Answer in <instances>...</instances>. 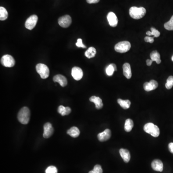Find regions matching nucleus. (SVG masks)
<instances>
[{
	"label": "nucleus",
	"instance_id": "nucleus-1",
	"mask_svg": "<svg viewBox=\"0 0 173 173\" xmlns=\"http://www.w3.org/2000/svg\"><path fill=\"white\" fill-rule=\"evenodd\" d=\"M31 111L27 107L22 108L18 112L17 118L19 122L22 124H27L30 120Z\"/></svg>",
	"mask_w": 173,
	"mask_h": 173
},
{
	"label": "nucleus",
	"instance_id": "nucleus-2",
	"mask_svg": "<svg viewBox=\"0 0 173 173\" xmlns=\"http://www.w3.org/2000/svg\"><path fill=\"white\" fill-rule=\"evenodd\" d=\"M146 13V10L143 7H131L129 9V14L132 18L139 19L144 16Z\"/></svg>",
	"mask_w": 173,
	"mask_h": 173
},
{
	"label": "nucleus",
	"instance_id": "nucleus-3",
	"mask_svg": "<svg viewBox=\"0 0 173 173\" xmlns=\"http://www.w3.org/2000/svg\"><path fill=\"white\" fill-rule=\"evenodd\" d=\"M36 69L42 79H46L49 77L50 70L46 65L43 63H38L36 67Z\"/></svg>",
	"mask_w": 173,
	"mask_h": 173
},
{
	"label": "nucleus",
	"instance_id": "nucleus-4",
	"mask_svg": "<svg viewBox=\"0 0 173 173\" xmlns=\"http://www.w3.org/2000/svg\"><path fill=\"white\" fill-rule=\"evenodd\" d=\"M131 48V44L128 41H123L118 42L115 45L114 49L119 53H124L129 51Z\"/></svg>",
	"mask_w": 173,
	"mask_h": 173
},
{
	"label": "nucleus",
	"instance_id": "nucleus-5",
	"mask_svg": "<svg viewBox=\"0 0 173 173\" xmlns=\"http://www.w3.org/2000/svg\"><path fill=\"white\" fill-rule=\"evenodd\" d=\"M1 63L2 66L6 67H12L15 65V60L10 55H5L1 59Z\"/></svg>",
	"mask_w": 173,
	"mask_h": 173
},
{
	"label": "nucleus",
	"instance_id": "nucleus-6",
	"mask_svg": "<svg viewBox=\"0 0 173 173\" xmlns=\"http://www.w3.org/2000/svg\"><path fill=\"white\" fill-rule=\"evenodd\" d=\"M38 17L35 15H32L27 19L25 22V27L29 30H33L37 23Z\"/></svg>",
	"mask_w": 173,
	"mask_h": 173
},
{
	"label": "nucleus",
	"instance_id": "nucleus-7",
	"mask_svg": "<svg viewBox=\"0 0 173 173\" xmlns=\"http://www.w3.org/2000/svg\"><path fill=\"white\" fill-rule=\"evenodd\" d=\"M71 23V17L69 15L63 16L58 19V24L60 26L63 28L69 27Z\"/></svg>",
	"mask_w": 173,
	"mask_h": 173
},
{
	"label": "nucleus",
	"instance_id": "nucleus-8",
	"mask_svg": "<svg viewBox=\"0 0 173 173\" xmlns=\"http://www.w3.org/2000/svg\"><path fill=\"white\" fill-rule=\"evenodd\" d=\"M54 132V129L52 124L50 123H46L43 126V137L44 138L48 139L52 136Z\"/></svg>",
	"mask_w": 173,
	"mask_h": 173
},
{
	"label": "nucleus",
	"instance_id": "nucleus-9",
	"mask_svg": "<svg viewBox=\"0 0 173 173\" xmlns=\"http://www.w3.org/2000/svg\"><path fill=\"white\" fill-rule=\"evenodd\" d=\"M71 75L76 81H80L83 76V72L80 67H74L72 69Z\"/></svg>",
	"mask_w": 173,
	"mask_h": 173
},
{
	"label": "nucleus",
	"instance_id": "nucleus-10",
	"mask_svg": "<svg viewBox=\"0 0 173 173\" xmlns=\"http://www.w3.org/2000/svg\"><path fill=\"white\" fill-rule=\"evenodd\" d=\"M111 137V131L109 129H105L104 131L99 133L98 139L101 142H104L110 139Z\"/></svg>",
	"mask_w": 173,
	"mask_h": 173
},
{
	"label": "nucleus",
	"instance_id": "nucleus-11",
	"mask_svg": "<svg viewBox=\"0 0 173 173\" xmlns=\"http://www.w3.org/2000/svg\"><path fill=\"white\" fill-rule=\"evenodd\" d=\"M107 18L109 24L112 27H117L118 24V19L117 16L115 15L114 13H109L107 16Z\"/></svg>",
	"mask_w": 173,
	"mask_h": 173
},
{
	"label": "nucleus",
	"instance_id": "nucleus-12",
	"mask_svg": "<svg viewBox=\"0 0 173 173\" xmlns=\"http://www.w3.org/2000/svg\"><path fill=\"white\" fill-rule=\"evenodd\" d=\"M158 86V83L154 80H151L149 82H145L144 84V89L146 92H150L156 89Z\"/></svg>",
	"mask_w": 173,
	"mask_h": 173
},
{
	"label": "nucleus",
	"instance_id": "nucleus-13",
	"mask_svg": "<svg viewBox=\"0 0 173 173\" xmlns=\"http://www.w3.org/2000/svg\"><path fill=\"white\" fill-rule=\"evenodd\" d=\"M152 168L154 171L162 172L163 171V163L160 160L155 159L152 162Z\"/></svg>",
	"mask_w": 173,
	"mask_h": 173
},
{
	"label": "nucleus",
	"instance_id": "nucleus-14",
	"mask_svg": "<svg viewBox=\"0 0 173 173\" xmlns=\"http://www.w3.org/2000/svg\"><path fill=\"white\" fill-rule=\"evenodd\" d=\"M53 80L55 82L59 83L63 87H64L67 84V81L66 77L62 75H57L54 76Z\"/></svg>",
	"mask_w": 173,
	"mask_h": 173
},
{
	"label": "nucleus",
	"instance_id": "nucleus-15",
	"mask_svg": "<svg viewBox=\"0 0 173 173\" xmlns=\"http://www.w3.org/2000/svg\"><path fill=\"white\" fill-rule=\"evenodd\" d=\"M89 101L95 103V106L97 109H101L103 107V103L102 102V100L99 97L95 96H92L89 98Z\"/></svg>",
	"mask_w": 173,
	"mask_h": 173
},
{
	"label": "nucleus",
	"instance_id": "nucleus-16",
	"mask_svg": "<svg viewBox=\"0 0 173 173\" xmlns=\"http://www.w3.org/2000/svg\"><path fill=\"white\" fill-rule=\"evenodd\" d=\"M119 153L124 162L128 163L129 162L130 160V154L128 150L122 148L119 150Z\"/></svg>",
	"mask_w": 173,
	"mask_h": 173
},
{
	"label": "nucleus",
	"instance_id": "nucleus-17",
	"mask_svg": "<svg viewBox=\"0 0 173 173\" xmlns=\"http://www.w3.org/2000/svg\"><path fill=\"white\" fill-rule=\"evenodd\" d=\"M123 74L124 77L128 79H130L132 77V73H131V67L129 63H125L123 66Z\"/></svg>",
	"mask_w": 173,
	"mask_h": 173
},
{
	"label": "nucleus",
	"instance_id": "nucleus-18",
	"mask_svg": "<svg viewBox=\"0 0 173 173\" xmlns=\"http://www.w3.org/2000/svg\"><path fill=\"white\" fill-rule=\"evenodd\" d=\"M67 133L71 137L76 138L79 136L80 131L77 127H73L67 131Z\"/></svg>",
	"mask_w": 173,
	"mask_h": 173
},
{
	"label": "nucleus",
	"instance_id": "nucleus-19",
	"mask_svg": "<svg viewBox=\"0 0 173 173\" xmlns=\"http://www.w3.org/2000/svg\"><path fill=\"white\" fill-rule=\"evenodd\" d=\"M58 112L62 116L68 115L71 112V109L69 107H65L63 105H60L58 108Z\"/></svg>",
	"mask_w": 173,
	"mask_h": 173
},
{
	"label": "nucleus",
	"instance_id": "nucleus-20",
	"mask_svg": "<svg viewBox=\"0 0 173 173\" xmlns=\"http://www.w3.org/2000/svg\"><path fill=\"white\" fill-rule=\"evenodd\" d=\"M150 58L153 61L156 62L158 64L161 63V60L160 59V54L157 51H154L152 52L150 54Z\"/></svg>",
	"mask_w": 173,
	"mask_h": 173
},
{
	"label": "nucleus",
	"instance_id": "nucleus-21",
	"mask_svg": "<svg viewBox=\"0 0 173 173\" xmlns=\"http://www.w3.org/2000/svg\"><path fill=\"white\" fill-rule=\"evenodd\" d=\"M117 103L120 105V106L122 107L124 109L129 108L131 105V102L128 100H123L121 99H118L117 100Z\"/></svg>",
	"mask_w": 173,
	"mask_h": 173
},
{
	"label": "nucleus",
	"instance_id": "nucleus-22",
	"mask_svg": "<svg viewBox=\"0 0 173 173\" xmlns=\"http://www.w3.org/2000/svg\"><path fill=\"white\" fill-rule=\"evenodd\" d=\"M134 127V123L131 119H127L125 121L124 128L126 132H130Z\"/></svg>",
	"mask_w": 173,
	"mask_h": 173
},
{
	"label": "nucleus",
	"instance_id": "nucleus-23",
	"mask_svg": "<svg viewBox=\"0 0 173 173\" xmlns=\"http://www.w3.org/2000/svg\"><path fill=\"white\" fill-rule=\"evenodd\" d=\"M96 50L95 48L93 47H89L85 53V56H86L88 58L90 59L94 57L96 55Z\"/></svg>",
	"mask_w": 173,
	"mask_h": 173
},
{
	"label": "nucleus",
	"instance_id": "nucleus-24",
	"mask_svg": "<svg viewBox=\"0 0 173 173\" xmlns=\"http://www.w3.org/2000/svg\"><path fill=\"white\" fill-rule=\"evenodd\" d=\"M117 67L114 63H111L106 68V73L108 76H111L113 75L114 72L117 71Z\"/></svg>",
	"mask_w": 173,
	"mask_h": 173
},
{
	"label": "nucleus",
	"instance_id": "nucleus-25",
	"mask_svg": "<svg viewBox=\"0 0 173 173\" xmlns=\"http://www.w3.org/2000/svg\"><path fill=\"white\" fill-rule=\"evenodd\" d=\"M8 14L7 10L4 7H0V20L4 21L8 18Z\"/></svg>",
	"mask_w": 173,
	"mask_h": 173
},
{
	"label": "nucleus",
	"instance_id": "nucleus-26",
	"mask_svg": "<svg viewBox=\"0 0 173 173\" xmlns=\"http://www.w3.org/2000/svg\"><path fill=\"white\" fill-rule=\"evenodd\" d=\"M150 30H151V31H147L146 32V34H147L148 36H152L153 35L154 37H159L160 35V32L158 30H156L155 28H153V27H151L150 28Z\"/></svg>",
	"mask_w": 173,
	"mask_h": 173
},
{
	"label": "nucleus",
	"instance_id": "nucleus-27",
	"mask_svg": "<svg viewBox=\"0 0 173 173\" xmlns=\"http://www.w3.org/2000/svg\"><path fill=\"white\" fill-rule=\"evenodd\" d=\"M155 124L152 123H148L146 124L144 126V130L145 132L147 133L150 134L151 131L153 130Z\"/></svg>",
	"mask_w": 173,
	"mask_h": 173
},
{
	"label": "nucleus",
	"instance_id": "nucleus-28",
	"mask_svg": "<svg viewBox=\"0 0 173 173\" xmlns=\"http://www.w3.org/2000/svg\"><path fill=\"white\" fill-rule=\"evenodd\" d=\"M164 27L168 31H173V16L168 22L164 24Z\"/></svg>",
	"mask_w": 173,
	"mask_h": 173
},
{
	"label": "nucleus",
	"instance_id": "nucleus-29",
	"mask_svg": "<svg viewBox=\"0 0 173 173\" xmlns=\"http://www.w3.org/2000/svg\"><path fill=\"white\" fill-rule=\"evenodd\" d=\"M173 86V76H169L166 81L165 84V87L167 89H170L172 88Z\"/></svg>",
	"mask_w": 173,
	"mask_h": 173
},
{
	"label": "nucleus",
	"instance_id": "nucleus-30",
	"mask_svg": "<svg viewBox=\"0 0 173 173\" xmlns=\"http://www.w3.org/2000/svg\"><path fill=\"white\" fill-rule=\"evenodd\" d=\"M160 133V131L159 128L158 126L155 125L150 134L153 137L156 138V137H158L159 136Z\"/></svg>",
	"mask_w": 173,
	"mask_h": 173
},
{
	"label": "nucleus",
	"instance_id": "nucleus-31",
	"mask_svg": "<svg viewBox=\"0 0 173 173\" xmlns=\"http://www.w3.org/2000/svg\"><path fill=\"white\" fill-rule=\"evenodd\" d=\"M46 173H57L58 170L56 166H50L47 168L45 171Z\"/></svg>",
	"mask_w": 173,
	"mask_h": 173
},
{
	"label": "nucleus",
	"instance_id": "nucleus-32",
	"mask_svg": "<svg viewBox=\"0 0 173 173\" xmlns=\"http://www.w3.org/2000/svg\"><path fill=\"white\" fill-rule=\"evenodd\" d=\"M93 171H94V173H103V172L102 167L99 164L95 165L94 168L93 169Z\"/></svg>",
	"mask_w": 173,
	"mask_h": 173
},
{
	"label": "nucleus",
	"instance_id": "nucleus-33",
	"mask_svg": "<svg viewBox=\"0 0 173 173\" xmlns=\"http://www.w3.org/2000/svg\"><path fill=\"white\" fill-rule=\"evenodd\" d=\"M76 46L78 47H81L83 48H86V46L83 44L82 40L81 38H78L77 41V42L76 43Z\"/></svg>",
	"mask_w": 173,
	"mask_h": 173
},
{
	"label": "nucleus",
	"instance_id": "nucleus-34",
	"mask_svg": "<svg viewBox=\"0 0 173 173\" xmlns=\"http://www.w3.org/2000/svg\"><path fill=\"white\" fill-rule=\"evenodd\" d=\"M145 41L147 42H150L153 43L154 42V37H146L144 38Z\"/></svg>",
	"mask_w": 173,
	"mask_h": 173
},
{
	"label": "nucleus",
	"instance_id": "nucleus-35",
	"mask_svg": "<svg viewBox=\"0 0 173 173\" xmlns=\"http://www.w3.org/2000/svg\"><path fill=\"white\" fill-rule=\"evenodd\" d=\"M87 2L89 4H97L98 2H99L100 0H86Z\"/></svg>",
	"mask_w": 173,
	"mask_h": 173
},
{
	"label": "nucleus",
	"instance_id": "nucleus-36",
	"mask_svg": "<svg viewBox=\"0 0 173 173\" xmlns=\"http://www.w3.org/2000/svg\"><path fill=\"white\" fill-rule=\"evenodd\" d=\"M169 150L170 153H173V143L171 142L168 145Z\"/></svg>",
	"mask_w": 173,
	"mask_h": 173
},
{
	"label": "nucleus",
	"instance_id": "nucleus-37",
	"mask_svg": "<svg viewBox=\"0 0 173 173\" xmlns=\"http://www.w3.org/2000/svg\"><path fill=\"white\" fill-rule=\"evenodd\" d=\"M153 62V61H152V60H150V59H148V60H147V61H146V63H147V65L148 66H151Z\"/></svg>",
	"mask_w": 173,
	"mask_h": 173
},
{
	"label": "nucleus",
	"instance_id": "nucleus-38",
	"mask_svg": "<svg viewBox=\"0 0 173 173\" xmlns=\"http://www.w3.org/2000/svg\"><path fill=\"white\" fill-rule=\"evenodd\" d=\"M88 173H94V171H93V170H92V171H89L88 172Z\"/></svg>",
	"mask_w": 173,
	"mask_h": 173
},
{
	"label": "nucleus",
	"instance_id": "nucleus-39",
	"mask_svg": "<svg viewBox=\"0 0 173 173\" xmlns=\"http://www.w3.org/2000/svg\"><path fill=\"white\" fill-rule=\"evenodd\" d=\"M172 61H173V56H172Z\"/></svg>",
	"mask_w": 173,
	"mask_h": 173
}]
</instances>
